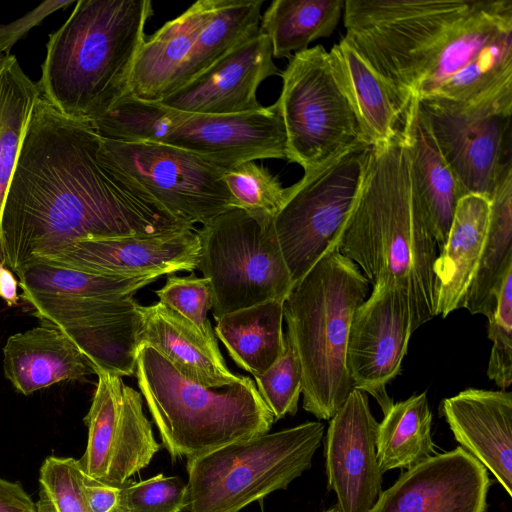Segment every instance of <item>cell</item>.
<instances>
[{
    "label": "cell",
    "instance_id": "f6af8a7d",
    "mask_svg": "<svg viewBox=\"0 0 512 512\" xmlns=\"http://www.w3.org/2000/svg\"><path fill=\"white\" fill-rule=\"evenodd\" d=\"M18 286L13 272L0 261V298L3 299L8 306H16L18 304Z\"/></svg>",
    "mask_w": 512,
    "mask_h": 512
},
{
    "label": "cell",
    "instance_id": "3957f363",
    "mask_svg": "<svg viewBox=\"0 0 512 512\" xmlns=\"http://www.w3.org/2000/svg\"><path fill=\"white\" fill-rule=\"evenodd\" d=\"M372 284L403 289L412 330L435 314L438 244L419 202L400 135L370 146L354 204L335 242Z\"/></svg>",
    "mask_w": 512,
    "mask_h": 512
},
{
    "label": "cell",
    "instance_id": "5b68a950",
    "mask_svg": "<svg viewBox=\"0 0 512 512\" xmlns=\"http://www.w3.org/2000/svg\"><path fill=\"white\" fill-rule=\"evenodd\" d=\"M368 290L369 281L334 244L284 301L286 334L301 364L303 408L319 420H330L353 390L347 340Z\"/></svg>",
    "mask_w": 512,
    "mask_h": 512
},
{
    "label": "cell",
    "instance_id": "d4e9b609",
    "mask_svg": "<svg viewBox=\"0 0 512 512\" xmlns=\"http://www.w3.org/2000/svg\"><path fill=\"white\" fill-rule=\"evenodd\" d=\"M400 135L409 155L419 202L440 250L446 243L461 195L414 98L403 114Z\"/></svg>",
    "mask_w": 512,
    "mask_h": 512
},
{
    "label": "cell",
    "instance_id": "cb8c5ba5",
    "mask_svg": "<svg viewBox=\"0 0 512 512\" xmlns=\"http://www.w3.org/2000/svg\"><path fill=\"white\" fill-rule=\"evenodd\" d=\"M217 0H199L145 39L134 61L129 93L161 102L188 59L196 39L211 17Z\"/></svg>",
    "mask_w": 512,
    "mask_h": 512
},
{
    "label": "cell",
    "instance_id": "9a60e30c",
    "mask_svg": "<svg viewBox=\"0 0 512 512\" xmlns=\"http://www.w3.org/2000/svg\"><path fill=\"white\" fill-rule=\"evenodd\" d=\"M490 485L487 469L457 447L407 469L369 512H485Z\"/></svg>",
    "mask_w": 512,
    "mask_h": 512
},
{
    "label": "cell",
    "instance_id": "bcb514c9",
    "mask_svg": "<svg viewBox=\"0 0 512 512\" xmlns=\"http://www.w3.org/2000/svg\"><path fill=\"white\" fill-rule=\"evenodd\" d=\"M323 512H340L339 508L337 505H334L332 507H330L329 509L323 511Z\"/></svg>",
    "mask_w": 512,
    "mask_h": 512
},
{
    "label": "cell",
    "instance_id": "8992f818",
    "mask_svg": "<svg viewBox=\"0 0 512 512\" xmlns=\"http://www.w3.org/2000/svg\"><path fill=\"white\" fill-rule=\"evenodd\" d=\"M135 375L170 456L191 459L270 431L275 419L247 376L224 390L181 374L151 346L138 351Z\"/></svg>",
    "mask_w": 512,
    "mask_h": 512
},
{
    "label": "cell",
    "instance_id": "8fae6325",
    "mask_svg": "<svg viewBox=\"0 0 512 512\" xmlns=\"http://www.w3.org/2000/svg\"><path fill=\"white\" fill-rule=\"evenodd\" d=\"M102 148L126 177L185 225L204 226L236 208L223 179L226 171L197 154L164 143L106 139Z\"/></svg>",
    "mask_w": 512,
    "mask_h": 512
},
{
    "label": "cell",
    "instance_id": "ffe728a7",
    "mask_svg": "<svg viewBox=\"0 0 512 512\" xmlns=\"http://www.w3.org/2000/svg\"><path fill=\"white\" fill-rule=\"evenodd\" d=\"M441 414L460 447L512 496V393L469 388L444 399Z\"/></svg>",
    "mask_w": 512,
    "mask_h": 512
},
{
    "label": "cell",
    "instance_id": "83f0119b",
    "mask_svg": "<svg viewBox=\"0 0 512 512\" xmlns=\"http://www.w3.org/2000/svg\"><path fill=\"white\" fill-rule=\"evenodd\" d=\"M284 301H266L217 320L216 337L233 361L254 377L268 370L284 352Z\"/></svg>",
    "mask_w": 512,
    "mask_h": 512
},
{
    "label": "cell",
    "instance_id": "5bb4252c",
    "mask_svg": "<svg viewBox=\"0 0 512 512\" xmlns=\"http://www.w3.org/2000/svg\"><path fill=\"white\" fill-rule=\"evenodd\" d=\"M200 237L195 228L153 235L81 239L35 259L85 272L144 277L197 269Z\"/></svg>",
    "mask_w": 512,
    "mask_h": 512
},
{
    "label": "cell",
    "instance_id": "52a82bcc",
    "mask_svg": "<svg viewBox=\"0 0 512 512\" xmlns=\"http://www.w3.org/2000/svg\"><path fill=\"white\" fill-rule=\"evenodd\" d=\"M324 424L310 421L187 459L189 512H239L312 466Z\"/></svg>",
    "mask_w": 512,
    "mask_h": 512
},
{
    "label": "cell",
    "instance_id": "f35d334b",
    "mask_svg": "<svg viewBox=\"0 0 512 512\" xmlns=\"http://www.w3.org/2000/svg\"><path fill=\"white\" fill-rule=\"evenodd\" d=\"M159 302L190 321L208 342L218 346L216 335L207 318L212 309V290L206 277L194 273L185 277L169 276L165 285L156 290Z\"/></svg>",
    "mask_w": 512,
    "mask_h": 512
},
{
    "label": "cell",
    "instance_id": "30bf717a",
    "mask_svg": "<svg viewBox=\"0 0 512 512\" xmlns=\"http://www.w3.org/2000/svg\"><path fill=\"white\" fill-rule=\"evenodd\" d=\"M369 148L347 151L287 187L273 228L294 285L335 244L356 199Z\"/></svg>",
    "mask_w": 512,
    "mask_h": 512
},
{
    "label": "cell",
    "instance_id": "7a4b0ae2",
    "mask_svg": "<svg viewBox=\"0 0 512 512\" xmlns=\"http://www.w3.org/2000/svg\"><path fill=\"white\" fill-rule=\"evenodd\" d=\"M194 228L171 217L106 156L90 121L42 97L28 122L2 214L11 271L76 240Z\"/></svg>",
    "mask_w": 512,
    "mask_h": 512
},
{
    "label": "cell",
    "instance_id": "f1b7e54d",
    "mask_svg": "<svg viewBox=\"0 0 512 512\" xmlns=\"http://www.w3.org/2000/svg\"><path fill=\"white\" fill-rule=\"evenodd\" d=\"M141 323L138 307L131 313L78 321L59 329L89 360L95 374L105 371L122 378L135 374Z\"/></svg>",
    "mask_w": 512,
    "mask_h": 512
},
{
    "label": "cell",
    "instance_id": "7c38bea8",
    "mask_svg": "<svg viewBox=\"0 0 512 512\" xmlns=\"http://www.w3.org/2000/svg\"><path fill=\"white\" fill-rule=\"evenodd\" d=\"M96 375V390L84 418L87 445L78 461L88 477L124 485L150 464L160 444L143 411L141 394L117 375L105 371Z\"/></svg>",
    "mask_w": 512,
    "mask_h": 512
},
{
    "label": "cell",
    "instance_id": "d590c367",
    "mask_svg": "<svg viewBox=\"0 0 512 512\" xmlns=\"http://www.w3.org/2000/svg\"><path fill=\"white\" fill-rule=\"evenodd\" d=\"M236 208L265 223L273 222L283 206L287 188L267 168L249 161L224 173Z\"/></svg>",
    "mask_w": 512,
    "mask_h": 512
},
{
    "label": "cell",
    "instance_id": "d6a6232c",
    "mask_svg": "<svg viewBox=\"0 0 512 512\" xmlns=\"http://www.w3.org/2000/svg\"><path fill=\"white\" fill-rule=\"evenodd\" d=\"M344 0H275L265 10L260 30L273 57L291 58L311 42L329 37L343 14Z\"/></svg>",
    "mask_w": 512,
    "mask_h": 512
},
{
    "label": "cell",
    "instance_id": "277c9868",
    "mask_svg": "<svg viewBox=\"0 0 512 512\" xmlns=\"http://www.w3.org/2000/svg\"><path fill=\"white\" fill-rule=\"evenodd\" d=\"M149 0H79L49 36L41 97L61 114L93 122L129 93Z\"/></svg>",
    "mask_w": 512,
    "mask_h": 512
},
{
    "label": "cell",
    "instance_id": "ac0fdd59",
    "mask_svg": "<svg viewBox=\"0 0 512 512\" xmlns=\"http://www.w3.org/2000/svg\"><path fill=\"white\" fill-rule=\"evenodd\" d=\"M163 143L197 154L225 171L249 161L286 158V134L275 103L238 114L182 112Z\"/></svg>",
    "mask_w": 512,
    "mask_h": 512
},
{
    "label": "cell",
    "instance_id": "60d3db41",
    "mask_svg": "<svg viewBox=\"0 0 512 512\" xmlns=\"http://www.w3.org/2000/svg\"><path fill=\"white\" fill-rule=\"evenodd\" d=\"M126 512H182L188 488L180 478L158 474L124 487Z\"/></svg>",
    "mask_w": 512,
    "mask_h": 512
},
{
    "label": "cell",
    "instance_id": "603a6c76",
    "mask_svg": "<svg viewBox=\"0 0 512 512\" xmlns=\"http://www.w3.org/2000/svg\"><path fill=\"white\" fill-rule=\"evenodd\" d=\"M3 370L14 388L24 395L95 374L71 339L59 328L44 323L7 339Z\"/></svg>",
    "mask_w": 512,
    "mask_h": 512
},
{
    "label": "cell",
    "instance_id": "4dcf8cb0",
    "mask_svg": "<svg viewBox=\"0 0 512 512\" xmlns=\"http://www.w3.org/2000/svg\"><path fill=\"white\" fill-rule=\"evenodd\" d=\"M432 412L426 392L393 404L378 423L376 453L382 473L409 469L434 455Z\"/></svg>",
    "mask_w": 512,
    "mask_h": 512
},
{
    "label": "cell",
    "instance_id": "8d00e7d4",
    "mask_svg": "<svg viewBox=\"0 0 512 512\" xmlns=\"http://www.w3.org/2000/svg\"><path fill=\"white\" fill-rule=\"evenodd\" d=\"M78 459L47 457L40 468L36 512H89Z\"/></svg>",
    "mask_w": 512,
    "mask_h": 512
},
{
    "label": "cell",
    "instance_id": "6da1fadb",
    "mask_svg": "<svg viewBox=\"0 0 512 512\" xmlns=\"http://www.w3.org/2000/svg\"><path fill=\"white\" fill-rule=\"evenodd\" d=\"M343 37L404 100L512 114V0H344Z\"/></svg>",
    "mask_w": 512,
    "mask_h": 512
},
{
    "label": "cell",
    "instance_id": "ab89813d",
    "mask_svg": "<svg viewBox=\"0 0 512 512\" xmlns=\"http://www.w3.org/2000/svg\"><path fill=\"white\" fill-rule=\"evenodd\" d=\"M488 321V337L493 345L487 375L505 390L512 383V271L501 284L496 308Z\"/></svg>",
    "mask_w": 512,
    "mask_h": 512
},
{
    "label": "cell",
    "instance_id": "484cf974",
    "mask_svg": "<svg viewBox=\"0 0 512 512\" xmlns=\"http://www.w3.org/2000/svg\"><path fill=\"white\" fill-rule=\"evenodd\" d=\"M328 53L371 144L393 139L410 101L401 98L344 38Z\"/></svg>",
    "mask_w": 512,
    "mask_h": 512
},
{
    "label": "cell",
    "instance_id": "4fadbf2b",
    "mask_svg": "<svg viewBox=\"0 0 512 512\" xmlns=\"http://www.w3.org/2000/svg\"><path fill=\"white\" fill-rule=\"evenodd\" d=\"M412 333L409 297L396 286H374L353 314L347 371L353 389L370 394L384 415L393 405L386 386L400 373Z\"/></svg>",
    "mask_w": 512,
    "mask_h": 512
},
{
    "label": "cell",
    "instance_id": "1f68e13d",
    "mask_svg": "<svg viewBox=\"0 0 512 512\" xmlns=\"http://www.w3.org/2000/svg\"><path fill=\"white\" fill-rule=\"evenodd\" d=\"M262 4V0H217L211 17L200 31L169 94L210 68L240 42L257 33Z\"/></svg>",
    "mask_w": 512,
    "mask_h": 512
},
{
    "label": "cell",
    "instance_id": "7bdbcfd3",
    "mask_svg": "<svg viewBox=\"0 0 512 512\" xmlns=\"http://www.w3.org/2000/svg\"><path fill=\"white\" fill-rule=\"evenodd\" d=\"M0 512H36V504L19 482L0 478Z\"/></svg>",
    "mask_w": 512,
    "mask_h": 512
},
{
    "label": "cell",
    "instance_id": "2e32d148",
    "mask_svg": "<svg viewBox=\"0 0 512 512\" xmlns=\"http://www.w3.org/2000/svg\"><path fill=\"white\" fill-rule=\"evenodd\" d=\"M378 422L366 393L353 389L330 419L325 439L328 486L340 512H369L382 488L376 453Z\"/></svg>",
    "mask_w": 512,
    "mask_h": 512
},
{
    "label": "cell",
    "instance_id": "e0dca14e",
    "mask_svg": "<svg viewBox=\"0 0 512 512\" xmlns=\"http://www.w3.org/2000/svg\"><path fill=\"white\" fill-rule=\"evenodd\" d=\"M419 106L461 197L477 194L490 199L510 158H505V152H510L506 146L510 147L511 117Z\"/></svg>",
    "mask_w": 512,
    "mask_h": 512
},
{
    "label": "cell",
    "instance_id": "4316f807",
    "mask_svg": "<svg viewBox=\"0 0 512 512\" xmlns=\"http://www.w3.org/2000/svg\"><path fill=\"white\" fill-rule=\"evenodd\" d=\"M512 271V164L509 158L490 197L487 236L464 308L487 318L494 312L497 295Z\"/></svg>",
    "mask_w": 512,
    "mask_h": 512
},
{
    "label": "cell",
    "instance_id": "e575fe53",
    "mask_svg": "<svg viewBox=\"0 0 512 512\" xmlns=\"http://www.w3.org/2000/svg\"><path fill=\"white\" fill-rule=\"evenodd\" d=\"M182 112L128 93L92 122L102 139L123 143H163Z\"/></svg>",
    "mask_w": 512,
    "mask_h": 512
},
{
    "label": "cell",
    "instance_id": "44dd1931",
    "mask_svg": "<svg viewBox=\"0 0 512 512\" xmlns=\"http://www.w3.org/2000/svg\"><path fill=\"white\" fill-rule=\"evenodd\" d=\"M490 199L477 194L459 198L445 245L434 263L435 314L446 317L464 308L484 248Z\"/></svg>",
    "mask_w": 512,
    "mask_h": 512
},
{
    "label": "cell",
    "instance_id": "7402d4cb",
    "mask_svg": "<svg viewBox=\"0 0 512 512\" xmlns=\"http://www.w3.org/2000/svg\"><path fill=\"white\" fill-rule=\"evenodd\" d=\"M140 347L156 349L185 377L205 387L219 389L239 382L219 350L186 318L158 302L139 306Z\"/></svg>",
    "mask_w": 512,
    "mask_h": 512
},
{
    "label": "cell",
    "instance_id": "b9f144b4",
    "mask_svg": "<svg viewBox=\"0 0 512 512\" xmlns=\"http://www.w3.org/2000/svg\"><path fill=\"white\" fill-rule=\"evenodd\" d=\"M125 484L103 483L83 473L82 489L89 512H126Z\"/></svg>",
    "mask_w": 512,
    "mask_h": 512
},
{
    "label": "cell",
    "instance_id": "d6986e66",
    "mask_svg": "<svg viewBox=\"0 0 512 512\" xmlns=\"http://www.w3.org/2000/svg\"><path fill=\"white\" fill-rule=\"evenodd\" d=\"M280 75L270 40L260 28L203 73L170 93L161 103L191 114L226 115L258 111L259 85Z\"/></svg>",
    "mask_w": 512,
    "mask_h": 512
},
{
    "label": "cell",
    "instance_id": "ba28073f",
    "mask_svg": "<svg viewBox=\"0 0 512 512\" xmlns=\"http://www.w3.org/2000/svg\"><path fill=\"white\" fill-rule=\"evenodd\" d=\"M280 75L275 104L285 129L286 159L307 172L372 146L322 45L295 53Z\"/></svg>",
    "mask_w": 512,
    "mask_h": 512
},
{
    "label": "cell",
    "instance_id": "ee69618b",
    "mask_svg": "<svg viewBox=\"0 0 512 512\" xmlns=\"http://www.w3.org/2000/svg\"><path fill=\"white\" fill-rule=\"evenodd\" d=\"M29 31L22 17L9 24H0V57L9 54L12 46Z\"/></svg>",
    "mask_w": 512,
    "mask_h": 512
},
{
    "label": "cell",
    "instance_id": "836d02e7",
    "mask_svg": "<svg viewBox=\"0 0 512 512\" xmlns=\"http://www.w3.org/2000/svg\"><path fill=\"white\" fill-rule=\"evenodd\" d=\"M40 97L37 83L24 73L17 58L11 54L0 57V248L5 199L21 142Z\"/></svg>",
    "mask_w": 512,
    "mask_h": 512
},
{
    "label": "cell",
    "instance_id": "74e56055",
    "mask_svg": "<svg viewBox=\"0 0 512 512\" xmlns=\"http://www.w3.org/2000/svg\"><path fill=\"white\" fill-rule=\"evenodd\" d=\"M254 378L256 388L275 420L296 414L302 393V370L298 354L287 334L281 357Z\"/></svg>",
    "mask_w": 512,
    "mask_h": 512
},
{
    "label": "cell",
    "instance_id": "f546056e",
    "mask_svg": "<svg viewBox=\"0 0 512 512\" xmlns=\"http://www.w3.org/2000/svg\"><path fill=\"white\" fill-rule=\"evenodd\" d=\"M15 273L19 278L22 295L70 299L132 298L139 289L160 278L98 275L42 259H33L23 264Z\"/></svg>",
    "mask_w": 512,
    "mask_h": 512
},
{
    "label": "cell",
    "instance_id": "9c48e42d",
    "mask_svg": "<svg viewBox=\"0 0 512 512\" xmlns=\"http://www.w3.org/2000/svg\"><path fill=\"white\" fill-rule=\"evenodd\" d=\"M198 267L210 281L212 313L223 315L271 300H285L294 287L273 222L233 208L197 230Z\"/></svg>",
    "mask_w": 512,
    "mask_h": 512
}]
</instances>
